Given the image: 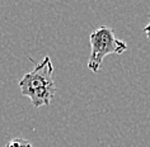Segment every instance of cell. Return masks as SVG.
<instances>
[{
    "label": "cell",
    "mask_w": 150,
    "mask_h": 147,
    "mask_svg": "<svg viewBox=\"0 0 150 147\" xmlns=\"http://www.w3.org/2000/svg\"><path fill=\"white\" fill-rule=\"evenodd\" d=\"M18 86L22 95L27 96L33 107L40 108L50 104L56 93L51 58L46 56L40 63H37L35 69L21 79Z\"/></svg>",
    "instance_id": "cell-1"
},
{
    "label": "cell",
    "mask_w": 150,
    "mask_h": 147,
    "mask_svg": "<svg viewBox=\"0 0 150 147\" xmlns=\"http://www.w3.org/2000/svg\"><path fill=\"white\" fill-rule=\"evenodd\" d=\"M91 55L88 60V69L92 72H98L102 62L108 55H122L127 50V43L116 37L113 29L102 25L93 31L89 36Z\"/></svg>",
    "instance_id": "cell-2"
},
{
    "label": "cell",
    "mask_w": 150,
    "mask_h": 147,
    "mask_svg": "<svg viewBox=\"0 0 150 147\" xmlns=\"http://www.w3.org/2000/svg\"><path fill=\"white\" fill-rule=\"evenodd\" d=\"M5 147H33L31 141L25 138H22V137H17V138H13L6 143Z\"/></svg>",
    "instance_id": "cell-3"
},
{
    "label": "cell",
    "mask_w": 150,
    "mask_h": 147,
    "mask_svg": "<svg viewBox=\"0 0 150 147\" xmlns=\"http://www.w3.org/2000/svg\"><path fill=\"white\" fill-rule=\"evenodd\" d=\"M142 31H144L145 36L148 37V39L150 41V23H149V24H146L145 27H144V29H142Z\"/></svg>",
    "instance_id": "cell-4"
}]
</instances>
